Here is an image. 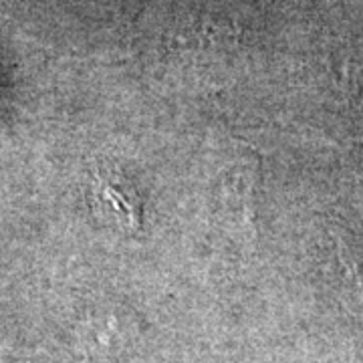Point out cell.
Masks as SVG:
<instances>
[{"label": "cell", "mask_w": 363, "mask_h": 363, "mask_svg": "<svg viewBox=\"0 0 363 363\" xmlns=\"http://www.w3.org/2000/svg\"><path fill=\"white\" fill-rule=\"evenodd\" d=\"M93 196L97 210L109 214L119 226L130 230L142 226V200L119 172H97L93 178Z\"/></svg>", "instance_id": "1"}]
</instances>
